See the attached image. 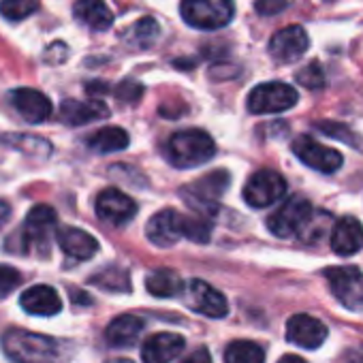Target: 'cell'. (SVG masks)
I'll use <instances>...</instances> for the list:
<instances>
[{"label": "cell", "instance_id": "4fadbf2b", "mask_svg": "<svg viewBox=\"0 0 363 363\" xmlns=\"http://www.w3.org/2000/svg\"><path fill=\"white\" fill-rule=\"evenodd\" d=\"M96 216L111 227H124L137 216V203L126 193L107 189L96 197Z\"/></svg>", "mask_w": 363, "mask_h": 363}, {"label": "cell", "instance_id": "30bf717a", "mask_svg": "<svg viewBox=\"0 0 363 363\" xmlns=\"http://www.w3.org/2000/svg\"><path fill=\"white\" fill-rule=\"evenodd\" d=\"M229 186V173L227 171H214L208 177L197 179L195 184L184 189V197L189 201V206H193L195 210H199V214L203 218H208V214L212 216L216 212V197L223 195V191Z\"/></svg>", "mask_w": 363, "mask_h": 363}, {"label": "cell", "instance_id": "ba28073f", "mask_svg": "<svg viewBox=\"0 0 363 363\" xmlns=\"http://www.w3.org/2000/svg\"><path fill=\"white\" fill-rule=\"evenodd\" d=\"M182 299L184 303L203 314V316H210V318H225L229 314V301L227 297L214 289L212 284H208L206 280H191V282H184V291H182Z\"/></svg>", "mask_w": 363, "mask_h": 363}, {"label": "cell", "instance_id": "d6986e66", "mask_svg": "<svg viewBox=\"0 0 363 363\" xmlns=\"http://www.w3.org/2000/svg\"><path fill=\"white\" fill-rule=\"evenodd\" d=\"M363 248V225L352 216H342L331 229V250L340 257H352Z\"/></svg>", "mask_w": 363, "mask_h": 363}, {"label": "cell", "instance_id": "f1b7e54d", "mask_svg": "<svg viewBox=\"0 0 363 363\" xmlns=\"http://www.w3.org/2000/svg\"><path fill=\"white\" fill-rule=\"evenodd\" d=\"M5 141L11 147L24 152L28 156H41V158H45V156L52 154V143L45 141L43 137H35V135H7Z\"/></svg>", "mask_w": 363, "mask_h": 363}, {"label": "cell", "instance_id": "9a60e30c", "mask_svg": "<svg viewBox=\"0 0 363 363\" xmlns=\"http://www.w3.org/2000/svg\"><path fill=\"white\" fill-rule=\"evenodd\" d=\"M286 340L299 348L314 350L327 340V325L310 314H295L286 323Z\"/></svg>", "mask_w": 363, "mask_h": 363}, {"label": "cell", "instance_id": "8d00e7d4", "mask_svg": "<svg viewBox=\"0 0 363 363\" xmlns=\"http://www.w3.org/2000/svg\"><path fill=\"white\" fill-rule=\"evenodd\" d=\"M9 218H11V206L7 201L0 199V229H3L9 223Z\"/></svg>", "mask_w": 363, "mask_h": 363}, {"label": "cell", "instance_id": "9c48e42d", "mask_svg": "<svg viewBox=\"0 0 363 363\" xmlns=\"http://www.w3.org/2000/svg\"><path fill=\"white\" fill-rule=\"evenodd\" d=\"M314 208L308 199L303 197H291L289 201L282 203L269 218H267V229L276 238H293L299 235V231L306 227L310 220Z\"/></svg>", "mask_w": 363, "mask_h": 363}, {"label": "cell", "instance_id": "2e32d148", "mask_svg": "<svg viewBox=\"0 0 363 363\" xmlns=\"http://www.w3.org/2000/svg\"><path fill=\"white\" fill-rule=\"evenodd\" d=\"M11 103L16 111L28 122V124H41L52 116V103L50 99L35 90V88H18L11 92Z\"/></svg>", "mask_w": 363, "mask_h": 363}, {"label": "cell", "instance_id": "74e56055", "mask_svg": "<svg viewBox=\"0 0 363 363\" xmlns=\"http://www.w3.org/2000/svg\"><path fill=\"white\" fill-rule=\"evenodd\" d=\"M278 363H308V361L301 359V357H297V354H284Z\"/></svg>", "mask_w": 363, "mask_h": 363}, {"label": "cell", "instance_id": "3957f363", "mask_svg": "<svg viewBox=\"0 0 363 363\" xmlns=\"http://www.w3.org/2000/svg\"><path fill=\"white\" fill-rule=\"evenodd\" d=\"M56 220H58V214L54 208L50 206H35L28 216H26V223H24V229L22 231H16L13 238L20 240L18 246H13L9 252H16V255H28L30 250H37L39 255H48L50 250V240H52V233L56 231Z\"/></svg>", "mask_w": 363, "mask_h": 363}, {"label": "cell", "instance_id": "83f0119b", "mask_svg": "<svg viewBox=\"0 0 363 363\" xmlns=\"http://www.w3.org/2000/svg\"><path fill=\"white\" fill-rule=\"evenodd\" d=\"M90 284L105 289L109 293H128L130 291V276L122 267H105L103 272L94 274L90 278Z\"/></svg>", "mask_w": 363, "mask_h": 363}, {"label": "cell", "instance_id": "cb8c5ba5", "mask_svg": "<svg viewBox=\"0 0 363 363\" xmlns=\"http://www.w3.org/2000/svg\"><path fill=\"white\" fill-rule=\"evenodd\" d=\"M145 289L154 297H162V299L177 297V295H182V291H184V280H182V276L177 272L160 267V269H154L147 274Z\"/></svg>", "mask_w": 363, "mask_h": 363}, {"label": "cell", "instance_id": "4dcf8cb0", "mask_svg": "<svg viewBox=\"0 0 363 363\" xmlns=\"http://www.w3.org/2000/svg\"><path fill=\"white\" fill-rule=\"evenodd\" d=\"M314 128H316V130H320L323 135L331 137V139H340V141H344L346 145H354V147H359V150L363 147L361 137H359L354 130H350L346 124H342V122H318Z\"/></svg>", "mask_w": 363, "mask_h": 363}, {"label": "cell", "instance_id": "ab89813d", "mask_svg": "<svg viewBox=\"0 0 363 363\" xmlns=\"http://www.w3.org/2000/svg\"><path fill=\"white\" fill-rule=\"evenodd\" d=\"M105 363H135V361H130V359H109Z\"/></svg>", "mask_w": 363, "mask_h": 363}, {"label": "cell", "instance_id": "e0dca14e", "mask_svg": "<svg viewBox=\"0 0 363 363\" xmlns=\"http://www.w3.org/2000/svg\"><path fill=\"white\" fill-rule=\"evenodd\" d=\"M186 342L182 335L171 331H160L150 335L141 346V359L143 363H169L173 361L182 350H184Z\"/></svg>", "mask_w": 363, "mask_h": 363}, {"label": "cell", "instance_id": "8992f818", "mask_svg": "<svg viewBox=\"0 0 363 363\" xmlns=\"http://www.w3.org/2000/svg\"><path fill=\"white\" fill-rule=\"evenodd\" d=\"M286 193V179L274 169H261L250 175L244 186V201L255 208L263 210L278 203Z\"/></svg>", "mask_w": 363, "mask_h": 363}, {"label": "cell", "instance_id": "44dd1931", "mask_svg": "<svg viewBox=\"0 0 363 363\" xmlns=\"http://www.w3.org/2000/svg\"><path fill=\"white\" fill-rule=\"evenodd\" d=\"M58 116L67 126H84L109 118V109L101 101H65Z\"/></svg>", "mask_w": 363, "mask_h": 363}, {"label": "cell", "instance_id": "4316f807", "mask_svg": "<svg viewBox=\"0 0 363 363\" xmlns=\"http://www.w3.org/2000/svg\"><path fill=\"white\" fill-rule=\"evenodd\" d=\"M158 35H160V26H158V22L156 20H152V18H143V20H139V22H135L122 37H124V41L126 43H130L133 48H141V50H145V48H150L152 43H156V39H158Z\"/></svg>", "mask_w": 363, "mask_h": 363}, {"label": "cell", "instance_id": "5b68a950", "mask_svg": "<svg viewBox=\"0 0 363 363\" xmlns=\"http://www.w3.org/2000/svg\"><path fill=\"white\" fill-rule=\"evenodd\" d=\"M325 278L333 297L352 312L363 310V272L354 265L329 267L325 269Z\"/></svg>", "mask_w": 363, "mask_h": 363}, {"label": "cell", "instance_id": "52a82bcc", "mask_svg": "<svg viewBox=\"0 0 363 363\" xmlns=\"http://www.w3.org/2000/svg\"><path fill=\"white\" fill-rule=\"evenodd\" d=\"M299 101V94L293 86L284 82H267L259 84L250 94H248V111L263 116V113H280Z\"/></svg>", "mask_w": 363, "mask_h": 363}, {"label": "cell", "instance_id": "ffe728a7", "mask_svg": "<svg viewBox=\"0 0 363 363\" xmlns=\"http://www.w3.org/2000/svg\"><path fill=\"white\" fill-rule=\"evenodd\" d=\"M20 303L28 314L35 316H54L62 310L60 295L56 293V289L48 284H37L26 289L20 297Z\"/></svg>", "mask_w": 363, "mask_h": 363}, {"label": "cell", "instance_id": "8fae6325", "mask_svg": "<svg viewBox=\"0 0 363 363\" xmlns=\"http://www.w3.org/2000/svg\"><path fill=\"white\" fill-rule=\"evenodd\" d=\"M186 225H189V216L179 214L175 210H162L147 220L145 235L154 246L171 248L182 238H186Z\"/></svg>", "mask_w": 363, "mask_h": 363}, {"label": "cell", "instance_id": "7c38bea8", "mask_svg": "<svg viewBox=\"0 0 363 363\" xmlns=\"http://www.w3.org/2000/svg\"><path fill=\"white\" fill-rule=\"evenodd\" d=\"M291 147H293L295 156L303 164H308L310 169H316L320 173H333L344 162L342 154L337 150L327 147V145H323V143H318V141H314L312 137H306V135L297 137Z\"/></svg>", "mask_w": 363, "mask_h": 363}, {"label": "cell", "instance_id": "f35d334b", "mask_svg": "<svg viewBox=\"0 0 363 363\" xmlns=\"http://www.w3.org/2000/svg\"><path fill=\"white\" fill-rule=\"evenodd\" d=\"M350 361L352 363H363V346H359L357 350L350 352Z\"/></svg>", "mask_w": 363, "mask_h": 363}, {"label": "cell", "instance_id": "e575fe53", "mask_svg": "<svg viewBox=\"0 0 363 363\" xmlns=\"http://www.w3.org/2000/svg\"><path fill=\"white\" fill-rule=\"evenodd\" d=\"M291 3H293V0H257V3H255V9H257L259 16L269 18V16H278V13H282L284 9H289Z\"/></svg>", "mask_w": 363, "mask_h": 363}, {"label": "cell", "instance_id": "f546056e", "mask_svg": "<svg viewBox=\"0 0 363 363\" xmlns=\"http://www.w3.org/2000/svg\"><path fill=\"white\" fill-rule=\"evenodd\" d=\"M39 9V0H0V16L9 22H20Z\"/></svg>", "mask_w": 363, "mask_h": 363}, {"label": "cell", "instance_id": "603a6c76", "mask_svg": "<svg viewBox=\"0 0 363 363\" xmlns=\"http://www.w3.org/2000/svg\"><path fill=\"white\" fill-rule=\"evenodd\" d=\"M73 16L88 28L103 33L111 28L113 24V13L107 7L105 0H77L73 7Z\"/></svg>", "mask_w": 363, "mask_h": 363}, {"label": "cell", "instance_id": "7402d4cb", "mask_svg": "<svg viewBox=\"0 0 363 363\" xmlns=\"http://www.w3.org/2000/svg\"><path fill=\"white\" fill-rule=\"evenodd\" d=\"M145 327V320L133 314H120L116 316L107 329H105V342L113 348H122V346H130L139 340L141 331Z\"/></svg>", "mask_w": 363, "mask_h": 363}, {"label": "cell", "instance_id": "7a4b0ae2", "mask_svg": "<svg viewBox=\"0 0 363 363\" xmlns=\"http://www.w3.org/2000/svg\"><path fill=\"white\" fill-rule=\"evenodd\" d=\"M216 152L214 139L199 128L177 130L167 141V158L177 169H195L206 164Z\"/></svg>", "mask_w": 363, "mask_h": 363}, {"label": "cell", "instance_id": "d590c367", "mask_svg": "<svg viewBox=\"0 0 363 363\" xmlns=\"http://www.w3.org/2000/svg\"><path fill=\"white\" fill-rule=\"evenodd\" d=\"M179 363H212V354L206 346H199L197 350H193L189 357H184Z\"/></svg>", "mask_w": 363, "mask_h": 363}, {"label": "cell", "instance_id": "836d02e7", "mask_svg": "<svg viewBox=\"0 0 363 363\" xmlns=\"http://www.w3.org/2000/svg\"><path fill=\"white\" fill-rule=\"evenodd\" d=\"M113 94H116L118 101L133 105V103H137V101L143 96V86L137 84V82H133V79H126V82H122V84L113 90Z\"/></svg>", "mask_w": 363, "mask_h": 363}, {"label": "cell", "instance_id": "d4e9b609", "mask_svg": "<svg viewBox=\"0 0 363 363\" xmlns=\"http://www.w3.org/2000/svg\"><path fill=\"white\" fill-rule=\"evenodd\" d=\"M88 147L99 154H111L128 147V133L120 126H105L88 137Z\"/></svg>", "mask_w": 363, "mask_h": 363}, {"label": "cell", "instance_id": "ac0fdd59", "mask_svg": "<svg viewBox=\"0 0 363 363\" xmlns=\"http://www.w3.org/2000/svg\"><path fill=\"white\" fill-rule=\"evenodd\" d=\"M56 242L67 257L77 261H88L99 252L96 238L77 227H56Z\"/></svg>", "mask_w": 363, "mask_h": 363}, {"label": "cell", "instance_id": "5bb4252c", "mask_svg": "<svg viewBox=\"0 0 363 363\" xmlns=\"http://www.w3.org/2000/svg\"><path fill=\"white\" fill-rule=\"evenodd\" d=\"M310 48L308 33L301 26H286L269 41V54L278 62H297Z\"/></svg>", "mask_w": 363, "mask_h": 363}, {"label": "cell", "instance_id": "d6a6232c", "mask_svg": "<svg viewBox=\"0 0 363 363\" xmlns=\"http://www.w3.org/2000/svg\"><path fill=\"white\" fill-rule=\"evenodd\" d=\"M22 284V274L11 265H0V295H9Z\"/></svg>", "mask_w": 363, "mask_h": 363}, {"label": "cell", "instance_id": "484cf974", "mask_svg": "<svg viewBox=\"0 0 363 363\" xmlns=\"http://www.w3.org/2000/svg\"><path fill=\"white\" fill-rule=\"evenodd\" d=\"M225 363H265V350L250 340H235L225 348Z\"/></svg>", "mask_w": 363, "mask_h": 363}, {"label": "cell", "instance_id": "1f68e13d", "mask_svg": "<svg viewBox=\"0 0 363 363\" xmlns=\"http://www.w3.org/2000/svg\"><path fill=\"white\" fill-rule=\"evenodd\" d=\"M297 84H301L308 90H320L325 86V73L318 62H310L297 73Z\"/></svg>", "mask_w": 363, "mask_h": 363}, {"label": "cell", "instance_id": "277c9868", "mask_svg": "<svg viewBox=\"0 0 363 363\" xmlns=\"http://www.w3.org/2000/svg\"><path fill=\"white\" fill-rule=\"evenodd\" d=\"M184 22L197 30H218L225 28L233 16V0H182L179 5Z\"/></svg>", "mask_w": 363, "mask_h": 363}, {"label": "cell", "instance_id": "6da1fadb", "mask_svg": "<svg viewBox=\"0 0 363 363\" xmlns=\"http://www.w3.org/2000/svg\"><path fill=\"white\" fill-rule=\"evenodd\" d=\"M3 350L16 363H58L62 354L58 340L18 327L3 333Z\"/></svg>", "mask_w": 363, "mask_h": 363}, {"label": "cell", "instance_id": "60d3db41", "mask_svg": "<svg viewBox=\"0 0 363 363\" xmlns=\"http://www.w3.org/2000/svg\"><path fill=\"white\" fill-rule=\"evenodd\" d=\"M325 3H331V0H325Z\"/></svg>", "mask_w": 363, "mask_h": 363}]
</instances>
